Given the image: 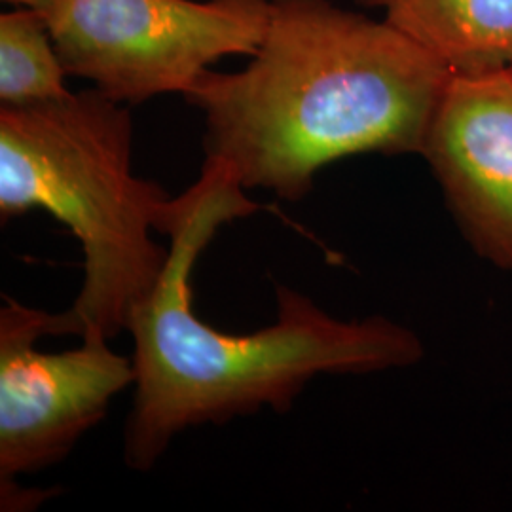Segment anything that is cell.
Listing matches in <instances>:
<instances>
[{"label":"cell","mask_w":512,"mask_h":512,"mask_svg":"<svg viewBox=\"0 0 512 512\" xmlns=\"http://www.w3.org/2000/svg\"><path fill=\"white\" fill-rule=\"evenodd\" d=\"M454 74L512 67V0H359Z\"/></svg>","instance_id":"52a82bcc"},{"label":"cell","mask_w":512,"mask_h":512,"mask_svg":"<svg viewBox=\"0 0 512 512\" xmlns=\"http://www.w3.org/2000/svg\"><path fill=\"white\" fill-rule=\"evenodd\" d=\"M272 0H57L42 12L69 76L128 107L188 92L228 55L255 54Z\"/></svg>","instance_id":"277c9868"},{"label":"cell","mask_w":512,"mask_h":512,"mask_svg":"<svg viewBox=\"0 0 512 512\" xmlns=\"http://www.w3.org/2000/svg\"><path fill=\"white\" fill-rule=\"evenodd\" d=\"M50 311L6 298L0 308V509L25 512L52 492H21L16 478L61 463L135 384L133 359L88 334L78 348L46 353Z\"/></svg>","instance_id":"5b68a950"},{"label":"cell","mask_w":512,"mask_h":512,"mask_svg":"<svg viewBox=\"0 0 512 512\" xmlns=\"http://www.w3.org/2000/svg\"><path fill=\"white\" fill-rule=\"evenodd\" d=\"M14 6H25V8H35L38 12H46L50 6H54L57 0H4Z\"/></svg>","instance_id":"9c48e42d"},{"label":"cell","mask_w":512,"mask_h":512,"mask_svg":"<svg viewBox=\"0 0 512 512\" xmlns=\"http://www.w3.org/2000/svg\"><path fill=\"white\" fill-rule=\"evenodd\" d=\"M69 73L57 54L48 19L16 6L0 14V105H33L69 95Z\"/></svg>","instance_id":"ba28073f"},{"label":"cell","mask_w":512,"mask_h":512,"mask_svg":"<svg viewBox=\"0 0 512 512\" xmlns=\"http://www.w3.org/2000/svg\"><path fill=\"white\" fill-rule=\"evenodd\" d=\"M421 156L476 253L512 270V73L454 74Z\"/></svg>","instance_id":"8992f818"},{"label":"cell","mask_w":512,"mask_h":512,"mask_svg":"<svg viewBox=\"0 0 512 512\" xmlns=\"http://www.w3.org/2000/svg\"><path fill=\"white\" fill-rule=\"evenodd\" d=\"M511 73H512V67H511Z\"/></svg>","instance_id":"30bf717a"},{"label":"cell","mask_w":512,"mask_h":512,"mask_svg":"<svg viewBox=\"0 0 512 512\" xmlns=\"http://www.w3.org/2000/svg\"><path fill=\"white\" fill-rule=\"evenodd\" d=\"M452 69L385 19L330 0H272L251 61L207 69L184 93L205 158L245 190L302 202L327 165L420 154Z\"/></svg>","instance_id":"7a4b0ae2"},{"label":"cell","mask_w":512,"mask_h":512,"mask_svg":"<svg viewBox=\"0 0 512 512\" xmlns=\"http://www.w3.org/2000/svg\"><path fill=\"white\" fill-rule=\"evenodd\" d=\"M128 105L88 88L33 105H0V220L48 211L78 239L84 279L50 336L114 340L158 287L173 198L133 171Z\"/></svg>","instance_id":"3957f363"},{"label":"cell","mask_w":512,"mask_h":512,"mask_svg":"<svg viewBox=\"0 0 512 512\" xmlns=\"http://www.w3.org/2000/svg\"><path fill=\"white\" fill-rule=\"evenodd\" d=\"M258 209L238 177L209 158L198 181L173 198L164 274L128 323L135 393L124 459L133 471L148 473L186 429L222 425L262 408L287 414L317 376L408 368L425 353L416 332L387 317L342 321L279 283L270 327L228 334L202 321L192 291L198 258L224 224Z\"/></svg>","instance_id":"6da1fadb"}]
</instances>
